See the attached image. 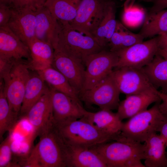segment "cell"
<instances>
[{
  "instance_id": "obj_9",
  "label": "cell",
  "mask_w": 167,
  "mask_h": 167,
  "mask_svg": "<svg viewBox=\"0 0 167 167\" xmlns=\"http://www.w3.org/2000/svg\"><path fill=\"white\" fill-rule=\"evenodd\" d=\"M158 41V36L116 52L118 60L114 68L125 66L143 67L157 54L159 49Z\"/></svg>"
},
{
  "instance_id": "obj_7",
  "label": "cell",
  "mask_w": 167,
  "mask_h": 167,
  "mask_svg": "<svg viewBox=\"0 0 167 167\" xmlns=\"http://www.w3.org/2000/svg\"><path fill=\"white\" fill-rule=\"evenodd\" d=\"M118 60L117 53L110 50H102L88 56L84 62L86 66L85 78L80 94L91 89L110 74Z\"/></svg>"
},
{
  "instance_id": "obj_4",
  "label": "cell",
  "mask_w": 167,
  "mask_h": 167,
  "mask_svg": "<svg viewBox=\"0 0 167 167\" xmlns=\"http://www.w3.org/2000/svg\"><path fill=\"white\" fill-rule=\"evenodd\" d=\"M59 24L60 29L54 49L79 61L84 64L88 56L102 50L92 36L74 29L69 23Z\"/></svg>"
},
{
  "instance_id": "obj_14",
  "label": "cell",
  "mask_w": 167,
  "mask_h": 167,
  "mask_svg": "<svg viewBox=\"0 0 167 167\" xmlns=\"http://www.w3.org/2000/svg\"><path fill=\"white\" fill-rule=\"evenodd\" d=\"M158 92L154 88L139 93L126 95L125 99L120 102L117 113L122 120L147 110L152 103L161 101Z\"/></svg>"
},
{
  "instance_id": "obj_20",
  "label": "cell",
  "mask_w": 167,
  "mask_h": 167,
  "mask_svg": "<svg viewBox=\"0 0 167 167\" xmlns=\"http://www.w3.org/2000/svg\"><path fill=\"white\" fill-rule=\"evenodd\" d=\"M82 118L104 133L116 136L121 135L123 122L117 112L104 109L92 112L85 109Z\"/></svg>"
},
{
  "instance_id": "obj_33",
  "label": "cell",
  "mask_w": 167,
  "mask_h": 167,
  "mask_svg": "<svg viewBox=\"0 0 167 167\" xmlns=\"http://www.w3.org/2000/svg\"><path fill=\"white\" fill-rule=\"evenodd\" d=\"M13 6L0 4V27L7 25L12 14Z\"/></svg>"
},
{
  "instance_id": "obj_27",
  "label": "cell",
  "mask_w": 167,
  "mask_h": 167,
  "mask_svg": "<svg viewBox=\"0 0 167 167\" xmlns=\"http://www.w3.org/2000/svg\"><path fill=\"white\" fill-rule=\"evenodd\" d=\"M51 88L62 93L80 102L79 94L71 86L67 79L52 66L37 71Z\"/></svg>"
},
{
  "instance_id": "obj_3",
  "label": "cell",
  "mask_w": 167,
  "mask_h": 167,
  "mask_svg": "<svg viewBox=\"0 0 167 167\" xmlns=\"http://www.w3.org/2000/svg\"><path fill=\"white\" fill-rule=\"evenodd\" d=\"M55 124L67 143L73 146L91 148L121 137L104 133L83 118Z\"/></svg>"
},
{
  "instance_id": "obj_29",
  "label": "cell",
  "mask_w": 167,
  "mask_h": 167,
  "mask_svg": "<svg viewBox=\"0 0 167 167\" xmlns=\"http://www.w3.org/2000/svg\"><path fill=\"white\" fill-rule=\"evenodd\" d=\"M144 39L139 33H133L118 23L116 29L108 43L109 50L116 52L142 42Z\"/></svg>"
},
{
  "instance_id": "obj_38",
  "label": "cell",
  "mask_w": 167,
  "mask_h": 167,
  "mask_svg": "<svg viewBox=\"0 0 167 167\" xmlns=\"http://www.w3.org/2000/svg\"><path fill=\"white\" fill-rule=\"evenodd\" d=\"M0 4L12 6H14V0H0Z\"/></svg>"
},
{
  "instance_id": "obj_40",
  "label": "cell",
  "mask_w": 167,
  "mask_h": 167,
  "mask_svg": "<svg viewBox=\"0 0 167 167\" xmlns=\"http://www.w3.org/2000/svg\"><path fill=\"white\" fill-rule=\"evenodd\" d=\"M142 1H143L145 2H151L153 1H155V0H141Z\"/></svg>"
},
{
  "instance_id": "obj_21",
  "label": "cell",
  "mask_w": 167,
  "mask_h": 167,
  "mask_svg": "<svg viewBox=\"0 0 167 167\" xmlns=\"http://www.w3.org/2000/svg\"><path fill=\"white\" fill-rule=\"evenodd\" d=\"M165 143L159 135L154 133L144 142L143 160L145 167H167Z\"/></svg>"
},
{
  "instance_id": "obj_30",
  "label": "cell",
  "mask_w": 167,
  "mask_h": 167,
  "mask_svg": "<svg viewBox=\"0 0 167 167\" xmlns=\"http://www.w3.org/2000/svg\"><path fill=\"white\" fill-rule=\"evenodd\" d=\"M18 116L11 109L5 96L3 84L0 92V139L6 132L11 133L17 122Z\"/></svg>"
},
{
  "instance_id": "obj_8",
  "label": "cell",
  "mask_w": 167,
  "mask_h": 167,
  "mask_svg": "<svg viewBox=\"0 0 167 167\" xmlns=\"http://www.w3.org/2000/svg\"><path fill=\"white\" fill-rule=\"evenodd\" d=\"M111 73L91 89L80 93V101L96 105L102 110L117 109L121 93Z\"/></svg>"
},
{
  "instance_id": "obj_36",
  "label": "cell",
  "mask_w": 167,
  "mask_h": 167,
  "mask_svg": "<svg viewBox=\"0 0 167 167\" xmlns=\"http://www.w3.org/2000/svg\"><path fill=\"white\" fill-rule=\"evenodd\" d=\"M167 8V0H155L150 12H156Z\"/></svg>"
},
{
  "instance_id": "obj_34",
  "label": "cell",
  "mask_w": 167,
  "mask_h": 167,
  "mask_svg": "<svg viewBox=\"0 0 167 167\" xmlns=\"http://www.w3.org/2000/svg\"><path fill=\"white\" fill-rule=\"evenodd\" d=\"M164 115L157 130L159 135L163 140L167 147V116Z\"/></svg>"
},
{
  "instance_id": "obj_35",
  "label": "cell",
  "mask_w": 167,
  "mask_h": 167,
  "mask_svg": "<svg viewBox=\"0 0 167 167\" xmlns=\"http://www.w3.org/2000/svg\"><path fill=\"white\" fill-rule=\"evenodd\" d=\"M158 94L162 101L159 105L160 110L162 114L167 116V94L159 91Z\"/></svg>"
},
{
  "instance_id": "obj_1",
  "label": "cell",
  "mask_w": 167,
  "mask_h": 167,
  "mask_svg": "<svg viewBox=\"0 0 167 167\" xmlns=\"http://www.w3.org/2000/svg\"><path fill=\"white\" fill-rule=\"evenodd\" d=\"M39 136V141L23 166L69 167L70 146L54 122Z\"/></svg>"
},
{
  "instance_id": "obj_13",
  "label": "cell",
  "mask_w": 167,
  "mask_h": 167,
  "mask_svg": "<svg viewBox=\"0 0 167 167\" xmlns=\"http://www.w3.org/2000/svg\"><path fill=\"white\" fill-rule=\"evenodd\" d=\"M53 118L56 124L82 118L85 109L79 101L51 88Z\"/></svg>"
},
{
  "instance_id": "obj_22",
  "label": "cell",
  "mask_w": 167,
  "mask_h": 167,
  "mask_svg": "<svg viewBox=\"0 0 167 167\" xmlns=\"http://www.w3.org/2000/svg\"><path fill=\"white\" fill-rule=\"evenodd\" d=\"M28 46L31 55L29 69L38 71L52 66L54 49L51 44L36 38Z\"/></svg>"
},
{
  "instance_id": "obj_42",
  "label": "cell",
  "mask_w": 167,
  "mask_h": 167,
  "mask_svg": "<svg viewBox=\"0 0 167 167\" xmlns=\"http://www.w3.org/2000/svg\"><path fill=\"white\" fill-rule=\"evenodd\" d=\"M166 93L167 94V92Z\"/></svg>"
},
{
  "instance_id": "obj_24",
  "label": "cell",
  "mask_w": 167,
  "mask_h": 167,
  "mask_svg": "<svg viewBox=\"0 0 167 167\" xmlns=\"http://www.w3.org/2000/svg\"><path fill=\"white\" fill-rule=\"evenodd\" d=\"M38 73L31 75L27 83L19 116L24 118L31 108L50 89Z\"/></svg>"
},
{
  "instance_id": "obj_6",
  "label": "cell",
  "mask_w": 167,
  "mask_h": 167,
  "mask_svg": "<svg viewBox=\"0 0 167 167\" xmlns=\"http://www.w3.org/2000/svg\"><path fill=\"white\" fill-rule=\"evenodd\" d=\"M28 62L16 61L10 71L2 79L4 92L10 108L19 116L26 86L30 74Z\"/></svg>"
},
{
  "instance_id": "obj_28",
  "label": "cell",
  "mask_w": 167,
  "mask_h": 167,
  "mask_svg": "<svg viewBox=\"0 0 167 167\" xmlns=\"http://www.w3.org/2000/svg\"><path fill=\"white\" fill-rule=\"evenodd\" d=\"M167 32V9L151 13L139 33L144 38L160 35Z\"/></svg>"
},
{
  "instance_id": "obj_26",
  "label": "cell",
  "mask_w": 167,
  "mask_h": 167,
  "mask_svg": "<svg viewBox=\"0 0 167 167\" xmlns=\"http://www.w3.org/2000/svg\"><path fill=\"white\" fill-rule=\"evenodd\" d=\"M81 0H46L44 6L61 24L70 23L75 19Z\"/></svg>"
},
{
  "instance_id": "obj_41",
  "label": "cell",
  "mask_w": 167,
  "mask_h": 167,
  "mask_svg": "<svg viewBox=\"0 0 167 167\" xmlns=\"http://www.w3.org/2000/svg\"><path fill=\"white\" fill-rule=\"evenodd\" d=\"M166 156H167V152H166Z\"/></svg>"
},
{
  "instance_id": "obj_23",
  "label": "cell",
  "mask_w": 167,
  "mask_h": 167,
  "mask_svg": "<svg viewBox=\"0 0 167 167\" xmlns=\"http://www.w3.org/2000/svg\"><path fill=\"white\" fill-rule=\"evenodd\" d=\"M69 145V167H108L105 161L93 147Z\"/></svg>"
},
{
  "instance_id": "obj_17",
  "label": "cell",
  "mask_w": 167,
  "mask_h": 167,
  "mask_svg": "<svg viewBox=\"0 0 167 167\" xmlns=\"http://www.w3.org/2000/svg\"><path fill=\"white\" fill-rule=\"evenodd\" d=\"M37 135L54 122L51 89L43 95L30 109L24 117Z\"/></svg>"
},
{
  "instance_id": "obj_37",
  "label": "cell",
  "mask_w": 167,
  "mask_h": 167,
  "mask_svg": "<svg viewBox=\"0 0 167 167\" xmlns=\"http://www.w3.org/2000/svg\"><path fill=\"white\" fill-rule=\"evenodd\" d=\"M158 36L159 50H167V32Z\"/></svg>"
},
{
  "instance_id": "obj_11",
  "label": "cell",
  "mask_w": 167,
  "mask_h": 167,
  "mask_svg": "<svg viewBox=\"0 0 167 167\" xmlns=\"http://www.w3.org/2000/svg\"><path fill=\"white\" fill-rule=\"evenodd\" d=\"M35 10L28 7L18 8L13 6L12 14L7 24L11 30L28 46L36 38Z\"/></svg>"
},
{
  "instance_id": "obj_18",
  "label": "cell",
  "mask_w": 167,
  "mask_h": 167,
  "mask_svg": "<svg viewBox=\"0 0 167 167\" xmlns=\"http://www.w3.org/2000/svg\"><path fill=\"white\" fill-rule=\"evenodd\" d=\"M36 18L35 37L51 44L56 45L61 25L44 5L35 10Z\"/></svg>"
},
{
  "instance_id": "obj_5",
  "label": "cell",
  "mask_w": 167,
  "mask_h": 167,
  "mask_svg": "<svg viewBox=\"0 0 167 167\" xmlns=\"http://www.w3.org/2000/svg\"><path fill=\"white\" fill-rule=\"evenodd\" d=\"M161 101L155 103L151 108L137 114L123 122L122 136L142 143L156 133L164 116L159 108Z\"/></svg>"
},
{
  "instance_id": "obj_39",
  "label": "cell",
  "mask_w": 167,
  "mask_h": 167,
  "mask_svg": "<svg viewBox=\"0 0 167 167\" xmlns=\"http://www.w3.org/2000/svg\"><path fill=\"white\" fill-rule=\"evenodd\" d=\"M157 54L167 59V50H159Z\"/></svg>"
},
{
  "instance_id": "obj_16",
  "label": "cell",
  "mask_w": 167,
  "mask_h": 167,
  "mask_svg": "<svg viewBox=\"0 0 167 167\" xmlns=\"http://www.w3.org/2000/svg\"><path fill=\"white\" fill-rule=\"evenodd\" d=\"M0 58L15 61L31 60L28 46L7 25L0 27Z\"/></svg>"
},
{
  "instance_id": "obj_12",
  "label": "cell",
  "mask_w": 167,
  "mask_h": 167,
  "mask_svg": "<svg viewBox=\"0 0 167 167\" xmlns=\"http://www.w3.org/2000/svg\"><path fill=\"white\" fill-rule=\"evenodd\" d=\"M84 65L79 61L54 49L52 66L67 79L79 95L83 89L84 80Z\"/></svg>"
},
{
  "instance_id": "obj_19",
  "label": "cell",
  "mask_w": 167,
  "mask_h": 167,
  "mask_svg": "<svg viewBox=\"0 0 167 167\" xmlns=\"http://www.w3.org/2000/svg\"><path fill=\"white\" fill-rule=\"evenodd\" d=\"M118 22L115 19L114 4L105 2L101 14L92 32V36L103 48L108 44Z\"/></svg>"
},
{
  "instance_id": "obj_31",
  "label": "cell",
  "mask_w": 167,
  "mask_h": 167,
  "mask_svg": "<svg viewBox=\"0 0 167 167\" xmlns=\"http://www.w3.org/2000/svg\"><path fill=\"white\" fill-rule=\"evenodd\" d=\"M12 141L11 135L10 134L0 144V167H7L10 165Z\"/></svg>"
},
{
  "instance_id": "obj_25",
  "label": "cell",
  "mask_w": 167,
  "mask_h": 167,
  "mask_svg": "<svg viewBox=\"0 0 167 167\" xmlns=\"http://www.w3.org/2000/svg\"><path fill=\"white\" fill-rule=\"evenodd\" d=\"M152 84L161 92H167V59L157 54L152 60L143 67Z\"/></svg>"
},
{
  "instance_id": "obj_2",
  "label": "cell",
  "mask_w": 167,
  "mask_h": 167,
  "mask_svg": "<svg viewBox=\"0 0 167 167\" xmlns=\"http://www.w3.org/2000/svg\"><path fill=\"white\" fill-rule=\"evenodd\" d=\"M102 157L108 167H145L144 144L122 136L118 140L93 147Z\"/></svg>"
},
{
  "instance_id": "obj_15",
  "label": "cell",
  "mask_w": 167,
  "mask_h": 167,
  "mask_svg": "<svg viewBox=\"0 0 167 167\" xmlns=\"http://www.w3.org/2000/svg\"><path fill=\"white\" fill-rule=\"evenodd\" d=\"M104 3L100 0H81L75 19L69 24L74 29L92 36Z\"/></svg>"
},
{
  "instance_id": "obj_10",
  "label": "cell",
  "mask_w": 167,
  "mask_h": 167,
  "mask_svg": "<svg viewBox=\"0 0 167 167\" xmlns=\"http://www.w3.org/2000/svg\"><path fill=\"white\" fill-rule=\"evenodd\" d=\"M111 73L120 93L126 95L155 88L143 68L122 67L114 68Z\"/></svg>"
},
{
  "instance_id": "obj_32",
  "label": "cell",
  "mask_w": 167,
  "mask_h": 167,
  "mask_svg": "<svg viewBox=\"0 0 167 167\" xmlns=\"http://www.w3.org/2000/svg\"><path fill=\"white\" fill-rule=\"evenodd\" d=\"M46 0H14V6L16 8L28 7L34 10L44 5Z\"/></svg>"
}]
</instances>
